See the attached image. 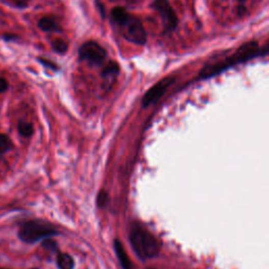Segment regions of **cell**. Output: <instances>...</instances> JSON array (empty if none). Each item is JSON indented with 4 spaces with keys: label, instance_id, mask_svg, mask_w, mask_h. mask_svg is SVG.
<instances>
[{
    "label": "cell",
    "instance_id": "21",
    "mask_svg": "<svg viewBox=\"0 0 269 269\" xmlns=\"http://www.w3.org/2000/svg\"><path fill=\"white\" fill-rule=\"evenodd\" d=\"M238 2H240V3H244V2H245V0H238Z\"/></svg>",
    "mask_w": 269,
    "mask_h": 269
},
{
    "label": "cell",
    "instance_id": "2",
    "mask_svg": "<svg viewBox=\"0 0 269 269\" xmlns=\"http://www.w3.org/2000/svg\"><path fill=\"white\" fill-rule=\"evenodd\" d=\"M130 243L136 254L143 260L157 257L160 251L157 239L143 229H136L130 233Z\"/></svg>",
    "mask_w": 269,
    "mask_h": 269
},
{
    "label": "cell",
    "instance_id": "7",
    "mask_svg": "<svg viewBox=\"0 0 269 269\" xmlns=\"http://www.w3.org/2000/svg\"><path fill=\"white\" fill-rule=\"evenodd\" d=\"M175 80H176L175 77H166L162 79L160 82H158L156 86H154L144 95L143 100H142V105L146 107V106H149L150 104L157 102V101L166 92V90L174 83Z\"/></svg>",
    "mask_w": 269,
    "mask_h": 269
},
{
    "label": "cell",
    "instance_id": "22",
    "mask_svg": "<svg viewBox=\"0 0 269 269\" xmlns=\"http://www.w3.org/2000/svg\"><path fill=\"white\" fill-rule=\"evenodd\" d=\"M0 269H4V268H0Z\"/></svg>",
    "mask_w": 269,
    "mask_h": 269
},
{
    "label": "cell",
    "instance_id": "20",
    "mask_svg": "<svg viewBox=\"0 0 269 269\" xmlns=\"http://www.w3.org/2000/svg\"><path fill=\"white\" fill-rule=\"evenodd\" d=\"M97 5H98V8H99V11H100L101 15H102V16L104 17V16H105V13H104V9H103V6H102V5H101V4H99V3H97Z\"/></svg>",
    "mask_w": 269,
    "mask_h": 269
},
{
    "label": "cell",
    "instance_id": "16",
    "mask_svg": "<svg viewBox=\"0 0 269 269\" xmlns=\"http://www.w3.org/2000/svg\"><path fill=\"white\" fill-rule=\"evenodd\" d=\"M39 61H40V63L41 64H43L44 66H46L47 67V69H50V70H57L58 69V67H57V65L54 63V62H52V61H49V60H46V59H42V58H40L39 59Z\"/></svg>",
    "mask_w": 269,
    "mask_h": 269
},
{
    "label": "cell",
    "instance_id": "12",
    "mask_svg": "<svg viewBox=\"0 0 269 269\" xmlns=\"http://www.w3.org/2000/svg\"><path fill=\"white\" fill-rule=\"evenodd\" d=\"M119 65H118L117 62L115 61H110L105 66L104 69L102 71V76L103 77H113V76H116L118 75V73H119Z\"/></svg>",
    "mask_w": 269,
    "mask_h": 269
},
{
    "label": "cell",
    "instance_id": "1",
    "mask_svg": "<svg viewBox=\"0 0 269 269\" xmlns=\"http://www.w3.org/2000/svg\"><path fill=\"white\" fill-rule=\"evenodd\" d=\"M260 54H262V52L259 48L258 42L257 41H249V42L241 45L237 50H235V53H233L231 56L227 57L225 60L205 66L204 69L200 72L199 76H200V78L212 77L219 73L223 72L224 70L228 69V67H230L234 64L244 62V61L254 58Z\"/></svg>",
    "mask_w": 269,
    "mask_h": 269
},
{
    "label": "cell",
    "instance_id": "5",
    "mask_svg": "<svg viewBox=\"0 0 269 269\" xmlns=\"http://www.w3.org/2000/svg\"><path fill=\"white\" fill-rule=\"evenodd\" d=\"M122 28L125 29L123 35L128 41L141 45H143L146 42L147 36L145 29L142 22L140 21V19L137 18V17L130 16L128 21Z\"/></svg>",
    "mask_w": 269,
    "mask_h": 269
},
{
    "label": "cell",
    "instance_id": "9",
    "mask_svg": "<svg viewBox=\"0 0 269 269\" xmlns=\"http://www.w3.org/2000/svg\"><path fill=\"white\" fill-rule=\"evenodd\" d=\"M115 250H116L118 260L120 261V264H121L122 268L123 269H133L132 265H131V262L129 261V259H128V257L126 255V252H125L122 244L118 240L115 242Z\"/></svg>",
    "mask_w": 269,
    "mask_h": 269
},
{
    "label": "cell",
    "instance_id": "19",
    "mask_svg": "<svg viewBox=\"0 0 269 269\" xmlns=\"http://www.w3.org/2000/svg\"><path fill=\"white\" fill-rule=\"evenodd\" d=\"M245 12H246V8H245L244 6H240V7L238 8V15H239V16L244 15Z\"/></svg>",
    "mask_w": 269,
    "mask_h": 269
},
{
    "label": "cell",
    "instance_id": "15",
    "mask_svg": "<svg viewBox=\"0 0 269 269\" xmlns=\"http://www.w3.org/2000/svg\"><path fill=\"white\" fill-rule=\"evenodd\" d=\"M18 130L23 137H30L33 133V125L28 122H20L18 125Z\"/></svg>",
    "mask_w": 269,
    "mask_h": 269
},
{
    "label": "cell",
    "instance_id": "4",
    "mask_svg": "<svg viewBox=\"0 0 269 269\" xmlns=\"http://www.w3.org/2000/svg\"><path fill=\"white\" fill-rule=\"evenodd\" d=\"M79 58L92 65H100L106 58V50L96 41H88L80 46Z\"/></svg>",
    "mask_w": 269,
    "mask_h": 269
},
{
    "label": "cell",
    "instance_id": "8",
    "mask_svg": "<svg viewBox=\"0 0 269 269\" xmlns=\"http://www.w3.org/2000/svg\"><path fill=\"white\" fill-rule=\"evenodd\" d=\"M111 17H112V19L114 20L115 23H117L118 25H120V26H123L128 21L130 15L126 12V10L124 8L117 7V8L113 9V11L111 13Z\"/></svg>",
    "mask_w": 269,
    "mask_h": 269
},
{
    "label": "cell",
    "instance_id": "13",
    "mask_svg": "<svg viewBox=\"0 0 269 269\" xmlns=\"http://www.w3.org/2000/svg\"><path fill=\"white\" fill-rule=\"evenodd\" d=\"M52 47L53 49L55 50L56 53L58 54H65L67 48H69V44H67V42L63 39H55L53 42H52Z\"/></svg>",
    "mask_w": 269,
    "mask_h": 269
},
{
    "label": "cell",
    "instance_id": "3",
    "mask_svg": "<svg viewBox=\"0 0 269 269\" xmlns=\"http://www.w3.org/2000/svg\"><path fill=\"white\" fill-rule=\"evenodd\" d=\"M55 228L47 222L31 221L23 224L19 230V238L29 244L35 243L41 239H46L56 234Z\"/></svg>",
    "mask_w": 269,
    "mask_h": 269
},
{
    "label": "cell",
    "instance_id": "6",
    "mask_svg": "<svg viewBox=\"0 0 269 269\" xmlns=\"http://www.w3.org/2000/svg\"><path fill=\"white\" fill-rule=\"evenodd\" d=\"M154 9L159 13L166 31H174L178 25V17L168 0H154Z\"/></svg>",
    "mask_w": 269,
    "mask_h": 269
},
{
    "label": "cell",
    "instance_id": "14",
    "mask_svg": "<svg viewBox=\"0 0 269 269\" xmlns=\"http://www.w3.org/2000/svg\"><path fill=\"white\" fill-rule=\"evenodd\" d=\"M12 143L8 136L4 133H0V154L7 153L9 149H11Z\"/></svg>",
    "mask_w": 269,
    "mask_h": 269
},
{
    "label": "cell",
    "instance_id": "17",
    "mask_svg": "<svg viewBox=\"0 0 269 269\" xmlns=\"http://www.w3.org/2000/svg\"><path fill=\"white\" fill-rule=\"evenodd\" d=\"M106 201H107V196H106V194L103 193V192H102V193H100L99 196H98V204H99V206H101V207L105 206Z\"/></svg>",
    "mask_w": 269,
    "mask_h": 269
},
{
    "label": "cell",
    "instance_id": "11",
    "mask_svg": "<svg viewBox=\"0 0 269 269\" xmlns=\"http://www.w3.org/2000/svg\"><path fill=\"white\" fill-rule=\"evenodd\" d=\"M57 264H58V267L60 269H73L74 260L70 255L62 254V255L58 256Z\"/></svg>",
    "mask_w": 269,
    "mask_h": 269
},
{
    "label": "cell",
    "instance_id": "18",
    "mask_svg": "<svg viewBox=\"0 0 269 269\" xmlns=\"http://www.w3.org/2000/svg\"><path fill=\"white\" fill-rule=\"evenodd\" d=\"M8 88H9V83H8V81H7L6 79H4V78L0 77V93L6 92V91L8 90Z\"/></svg>",
    "mask_w": 269,
    "mask_h": 269
},
{
    "label": "cell",
    "instance_id": "10",
    "mask_svg": "<svg viewBox=\"0 0 269 269\" xmlns=\"http://www.w3.org/2000/svg\"><path fill=\"white\" fill-rule=\"evenodd\" d=\"M38 26L44 32H54L58 30L57 22L50 17H43L38 21Z\"/></svg>",
    "mask_w": 269,
    "mask_h": 269
}]
</instances>
